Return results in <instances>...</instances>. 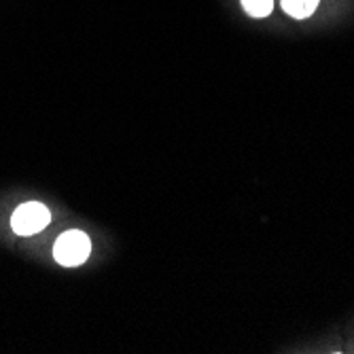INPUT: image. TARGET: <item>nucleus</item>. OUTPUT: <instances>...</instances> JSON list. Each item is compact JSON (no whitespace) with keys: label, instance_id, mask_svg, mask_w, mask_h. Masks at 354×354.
<instances>
[{"label":"nucleus","instance_id":"2","mask_svg":"<svg viewBox=\"0 0 354 354\" xmlns=\"http://www.w3.org/2000/svg\"><path fill=\"white\" fill-rule=\"evenodd\" d=\"M51 223V212L41 202H26L11 214V227L17 236H35Z\"/></svg>","mask_w":354,"mask_h":354},{"label":"nucleus","instance_id":"1","mask_svg":"<svg viewBox=\"0 0 354 354\" xmlns=\"http://www.w3.org/2000/svg\"><path fill=\"white\" fill-rule=\"evenodd\" d=\"M91 254V240L81 230L64 232L53 244V259L64 268L83 266Z\"/></svg>","mask_w":354,"mask_h":354},{"label":"nucleus","instance_id":"4","mask_svg":"<svg viewBox=\"0 0 354 354\" xmlns=\"http://www.w3.org/2000/svg\"><path fill=\"white\" fill-rule=\"evenodd\" d=\"M242 9L250 15V17H268L274 11V0H240Z\"/></svg>","mask_w":354,"mask_h":354},{"label":"nucleus","instance_id":"3","mask_svg":"<svg viewBox=\"0 0 354 354\" xmlns=\"http://www.w3.org/2000/svg\"><path fill=\"white\" fill-rule=\"evenodd\" d=\"M320 5V0H282V9L286 15L295 19H306L310 17Z\"/></svg>","mask_w":354,"mask_h":354}]
</instances>
